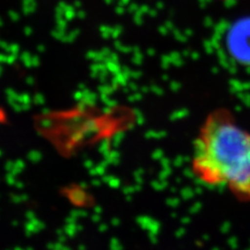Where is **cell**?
<instances>
[{
	"label": "cell",
	"mask_w": 250,
	"mask_h": 250,
	"mask_svg": "<svg viewBox=\"0 0 250 250\" xmlns=\"http://www.w3.org/2000/svg\"><path fill=\"white\" fill-rule=\"evenodd\" d=\"M218 1H228V0H218Z\"/></svg>",
	"instance_id": "3957f363"
},
{
	"label": "cell",
	"mask_w": 250,
	"mask_h": 250,
	"mask_svg": "<svg viewBox=\"0 0 250 250\" xmlns=\"http://www.w3.org/2000/svg\"><path fill=\"white\" fill-rule=\"evenodd\" d=\"M191 171L202 185L226 189L240 202H250V131L229 108H214L201 122Z\"/></svg>",
	"instance_id": "6da1fadb"
},
{
	"label": "cell",
	"mask_w": 250,
	"mask_h": 250,
	"mask_svg": "<svg viewBox=\"0 0 250 250\" xmlns=\"http://www.w3.org/2000/svg\"><path fill=\"white\" fill-rule=\"evenodd\" d=\"M224 46L234 64L250 69V16H244L229 24L224 36Z\"/></svg>",
	"instance_id": "7a4b0ae2"
}]
</instances>
